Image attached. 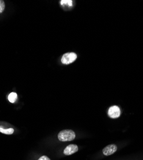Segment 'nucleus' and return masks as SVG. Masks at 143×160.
<instances>
[{
    "mask_svg": "<svg viewBox=\"0 0 143 160\" xmlns=\"http://www.w3.org/2000/svg\"><path fill=\"white\" fill-rule=\"evenodd\" d=\"M78 151V147L76 145L72 144L68 145L64 150V154L66 156H70L77 153Z\"/></svg>",
    "mask_w": 143,
    "mask_h": 160,
    "instance_id": "nucleus-5",
    "label": "nucleus"
},
{
    "mask_svg": "<svg viewBox=\"0 0 143 160\" xmlns=\"http://www.w3.org/2000/svg\"><path fill=\"white\" fill-rule=\"evenodd\" d=\"M14 130L13 128L9 129H3L2 127H0V132L4 133L5 134H12L14 133Z\"/></svg>",
    "mask_w": 143,
    "mask_h": 160,
    "instance_id": "nucleus-7",
    "label": "nucleus"
},
{
    "mask_svg": "<svg viewBox=\"0 0 143 160\" xmlns=\"http://www.w3.org/2000/svg\"><path fill=\"white\" fill-rule=\"evenodd\" d=\"M5 2L3 1V0H0V14L2 13L3 10H5Z\"/></svg>",
    "mask_w": 143,
    "mask_h": 160,
    "instance_id": "nucleus-8",
    "label": "nucleus"
},
{
    "mask_svg": "<svg viewBox=\"0 0 143 160\" xmlns=\"http://www.w3.org/2000/svg\"><path fill=\"white\" fill-rule=\"evenodd\" d=\"M38 160H50V159L49 158H48V157L46 156H41Z\"/></svg>",
    "mask_w": 143,
    "mask_h": 160,
    "instance_id": "nucleus-10",
    "label": "nucleus"
},
{
    "mask_svg": "<svg viewBox=\"0 0 143 160\" xmlns=\"http://www.w3.org/2000/svg\"><path fill=\"white\" fill-rule=\"evenodd\" d=\"M17 97H18V95H17V94L15 93V92H12L10 93L8 96V101L12 103H15V101H16L17 99Z\"/></svg>",
    "mask_w": 143,
    "mask_h": 160,
    "instance_id": "nucleus-6",
    "label": "nucleus"
},
{
    "mask_svg": "<svg viewBox=\"0 0 143 160\" xmlns=\"http://www.w3.org/2000/svg\"><path fill=\"white\" fill-rule=\"evenodd\" d=\"M77 59V55L74 53H66L61 58V62L65 65L72 64Z\"/></svg>",
    "mask_w": 143,
    "mask_h": 160,
    "instance_id": "nucleus-2",
    "label": "nucleus"
},
{
    "mask_svg": "<svg viewBox=\"0 0 143 160\" xmlns=\"http://www.w3.org/2000/svg\"><path fill=\"white\" fill-rule=\"evenodd\" d=\"M108 115L112 119H117L121 115V110L117 106H111L108 111Z\"/></svg>",
    "mask_w": 143,
    "mask_h": 160,
    "instance_id": "nucleus-3",
    "label": "nucleus"
},
{
    "mask_svg": "<svg viewBox=\"0 0 143 160\" xmlns=\"http://www.w3.org/2000/svg\"><path fill=\"white\" fill-rule=\"evenodd\" d=\"M61 4L62 5H66L69 7L72 6V1H61Z\"/></svg>",
    "mask_w": 143,
    "mask_h": 160,
    "instance_id": "nucleus-9",
    "label": "nucleus"
},
{
    "mask_svg": "<svg viewBox=\"0 0 143 160\" xmlns=\"http://www.w3.org/2000/svg\"><path fill=\"white\" fill-rule=\"evenodd\" d=\"M117 150V147L115 144H111L109 145H107L106 147L103 149V153L104 156H110L115 153Z\"/></svg>",
    "mask_w": 143,
    "mask_h": 160,
    "instance_id": "nucleus-4",
    "label": "nucleus"
},
{
    "mask_svg": "<svg viewBox=\"0 0 143 160\" xmlns=\"http://www.w3.org/2000/svg\"><path fill=\"white\" fill-rule=\"evenodd\" d=\"M76 134L74 131L70 129L63 130L58 134V139L61 142H68L74 140Z\"/></svg>",
    "mask_w": 143,
    "mask_h": 160,
    "instance_id": "nucleus-1",
    "label": "nucleus"
}]
</instances>
